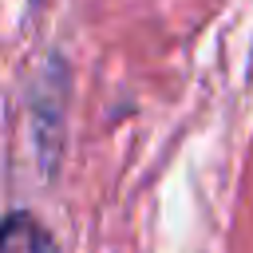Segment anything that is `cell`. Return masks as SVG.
Wrapping results in <instances>:
<instances>
[{"label":"cell","instance_id":"1","mask_svg":"<svg viewBox=\"0 0 253 253\" xmlns=\"http://www.w3.org/2000/svg\"><path fill=\"white\" fill-rule=\"evenodd\" d=\"M0 253H59L51 233L24 210L8 213L4 221V237H0Z\"/></svg>","mask_w":253,"mask_h":253},{"label":"cell","instance_id":"2","mask_svg":"<svg viewBox=\"0 0 253 253\" xmlns=\"http://www.w3.org/2000/svg\"><path fill=\"white\" fill-rule=\"evenodd\" d=\"M32 4H40V0H32Z\"/></svg>","mask_w":253,"mask_h":253}]
</instances>
